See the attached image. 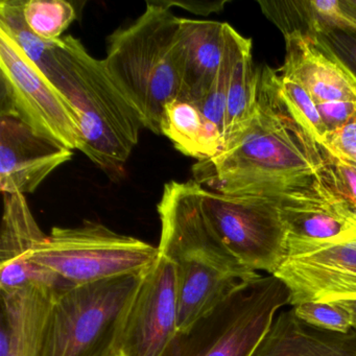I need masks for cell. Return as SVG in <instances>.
I'll return each instance as SVG.
<instances>
[{
    "label": "cell",
    "instance_id": "1",
    "mask_svg": "<svg viewBox=\"0 0 356 356\" xmlns=\"http://www.w3.org/2000/svg\"><path fill=\"white\" fill-rule=\"evenodd\" d=\"M323 172L322 149L291 115L268 66L258 70L251 120L220 153L193 165V180L208 191L279 206L333 199Z\"/></svg>",
    "mask_w": 356,
    "mask_h": 356
},
{
    "label": "cell",
    "instance_id": "2",
    "mask_svg": "<svg viewBox=\"0 0 356 356\" xmlns=\"http://www.w3.org/2000/svg\"><path fill=\"white\" fill-rule=\"evenodd\" d=\"M193 179L164 185L157 206L161 222L160 255L176 270L178 330L213 307L233 287L258 275L241 266L218 241L201 206Z\"/></svg>",
    "mask_w": 356,
    "mask_h": 356
},
{
    "label": "cell",
    "instance_id": "3",
    "mask_svg": "<svg viewBox=\"0 0 356 356\" xmlns=\"http://www.w3.org/2000/svg\"><path fill=\"white\" fill-rule=\"evenodd\" d=\"M106 66L140 116L157 135L164 107L180 95L182 76L181 18L159 0L108 38Z\"/></svg>",
    "mask_w": 356,
    "mask_h": 356
},
{
    "label": "cell",
    "instance_id": "4",
    "mask_svg": "<svg viewBox=\"0 0 356 356\" xmlns=\"http://www.w3.org/2000/svg\"><path fill=\"white\" fill-rule=\"evenodd\" d=\"M63 95L76 108L80 151L107 172H118L130 157L143 127L140 116L112 78L104 60L92 57L79 39L62 37Z\"/></svg>",
    "mask_w": 356,
    "mask_h": 356
},
{
    "label": "cell",
    "instance_id": "5",
    "mask_svg": "<svg viewBox=\"0 0 356 356\" xmlns=\"http://www.w3.org/2000/svg\"><path fill=\"white\" fill-rule=\"evenodd\" d=\"M289 301V289L280 279L258 274L177 331L162 356H252L277 312Z\"/></svg>",
    "mask_w": 356,
    "mask_h": 356
},
{
    "label": "cell",
    "instance_id": "6",
    "mask_svg": "<svg viewBox=\"0 0 356 356\" xmlns=\"http://www.w3.org/2000/svg\"><path fill=\"white\" fill-rule=\"evenodd\" d=\"M141 279L124 275L58 291L41 356H120L124 321Z\"/></svg>",
    "mask_w": 356,
    "mask_h": 356
},
{
    "label": "cell",
    "instance_id": "7",
    "mask_svg": "<svg viewBox=\"0 0 356 356\" xmlns=\"http://www.w3.org/2000/svg\"><path fill=\"white\" fill-rule=\"evenodd\" d=\"M158 247L120 234L101 222L55 227L35 248L30 261L44 266L72 285L88 284L124 275H143L157 262Z\"/></svg>",
    "mask_w": 356,
    "mask_h": 356
},
{
    "label": "cell",
    "instance_id": "8",
    "mask_svg": "<svg viewBox=\"0 0 356 356\" xmlns=\"http://www.w3.org/2000/svg\"><path fill=\"white\" fill-rule=\"evenodd\" d=\"M0 68V113L18 116L42 136L72 151H80L82 131L76 108L16 41L1 30Z\"/></svg>",
    "mask_w": 356,
    "mask_h": 356
},
{
    "label": "cell",
    "instance_id": "9",
    "mask_svg": "<svg viewBox=\"0 0 356 356\" xmlns=\"http://www.w3.org/2000/svg\"><path fill=\"white\" fill-rule=\"evenodd\" d=\"M204 216L225 249L245 268L275 275L287 257V230L276 202L220 195L201 186Z\"/></svg>",
    "mask_w": 356,
    "mask_h": 356
},
{
    "label": "cell",
    "instance_id": "10",
    "mask_svg": "<svg viewBox=\"0 0 356 356\" xmlns=\"http://www.w3.org/2000/svg\"><path fill=\"white\" fill-rule=\"evenodd\" d=\"M289 291V305L306 302L356 301V232L332 243L289 239L278 272Z\"/></svg>",
    "mask_w": 356,
    "mask_h": 356
},
{
    "label": "cell",
    "instance_id": "11",
    "mask_svg": "<svg viewBox=\"0 0 356 356\" xmlns=\"http://www.w3.org/2000/svg\"><path fill=\"white\" fill-rule=\"evenodd\" d=\"M179 293L176 270L168 258L143 275L129 308L120 356H162L178 331Z\"/></svg>",
    "mask_w": 356,
    "mask_h": 356
},
{
    "label": "cell",
    "instance_id": "12",
    "mask_svg": "<svg viewBox=\"0 0 356 356\" xmlns=\"http://www.w3.org/2000/svg\"><path fill=\"white\" fill-rule=\"evenodd\" d=\"M74 151L33 130L18 116L0 113V188L33 193Z\"/></svg>",
    "mask_w": 356,
    "mask_h": 356
},
{
    "label": "cell",
    "instance_id": "13",
    "mask_svg": "<svg viewBox=\"0 0 356 356\" xmlns=\"http://www.w3.org/2000/svg\"><path fill=\"white\" fill-rule=\"evenodd\" d=\"M3 195L0 291H13L36 285L59 291L72 286L55 273L28 259L47 235L37 224L24 195L3 193Z\"/></svg>",
    "mask_w": 356,
    "mask_h": 356
},
{
    "label": "cell",
    "instance_id": "14",
    "mask_svg": "<svg viewBox=\"0 0 356 356\" xmlns=\"http://www.w3.org/2000/svg\"><path fill=\"white\" fill-rule=\"evenodd\" d=\"M286 55L282 70L299 81L316 107L356 105V78L316 38L293 33L284 36Z\"/></svg>",
    "mask_w": 356,
    "mask_h": 356
},
{
    "label": "cell",
    "instance_id": "15",
    "mask_svg": "<svg viewBox=\"0 0 356 356\" xmlns=\"http://www.w3.org/2000/svg\"><path fill=\"white\" fill-rule=\"evenodd\" d=\"M0 293V356H41L45 327L58 291L30 285Z\"/></svg>",
    "mask_w": 356,
    "mask_h": 356
},
{
    "label": "cell",
    "instance_id": "16",
    "mask_svg": "<svg viewBox=\"0 0 356 356\" xmlns=\"http://www.w3.org/2000/svg\"><path fill=\"white\" fill-rule=\"evenodd\" d=\"M228 24L181 18L182 76L178 99L200 108L224 59Z\"/></svg>",
    "mask_w": 356,
    "mask_h": 356
},
{
    "label": "cell",
    "instance_id": "17",
    "mask_svg": "<svg viewBox=\"0 0 356 356\" xmlns=\"http://www.w3.org/2000/svg\"><path fill=\"white\" fill-rule=\"evenodd\" d=\"M252 356H356V331L339 333L312 326L291 308L275 318Z\"/></svg>",
    "mask_w": 356,
    "mask_h": 356
},
{
    "label": "cell",
    "instance_id": "18",
    "mask_svg": "<svg viewBox=\"0 0 356 356\" xmlns=\"http://www.w3.org/2000/svg\"><path fill=\"white\" fill-rule=\"evenodd\" d=\"M280 209L289 239L332 243L356 232V214L339 199L287 204Z\"/></svg>",
    "mask_w": 356,
    "mask_h": 356
},
{
    "label": "cell",
    "instance_id": "19",
    "mask_svg": "<svg viewBox=\"0 0 356 356\" xmlns=\"http://www.w3.org/2000/svg\"><path fill=\"white\" fill-rule=\"evenodd\" d=\"M160 132L180 153L197 161L213 157L224 147L220 129L203 115L197 106L180 99H172L164 107Z\"/></svg>",
    "mask_w": 356,
    "mask_h": 356
},
{
    "label": "cell",
    "instance_id": "20",
    "mask_svg": "<svg viewBox=\"0 0 356 356\" xmlns=\"http://www.w3.org/2000/svg\"><path fill=\"white\" fill-rule=\"evenodd\" d=\"M24 0H3L0 3V30L16 41L62 93L65 86V67L62 60L61 38L44 41L37 37L24 22Z\"/></svg>",
    "mask_w": 356,
    "mask_h": 356
},
{
    "label": "cell",
    "instance_id": "21",
    "mask_svg": "<svg viewBox=\"0 0 356 356\" xmlns=\"http://www.w3.org/2000/svg\"><path fill=\"white\" fill-rule=\"evenodd\" d=\"M257 88L258 70L253 67L252 41L241 35L227 95L225 140L241 131L251 120L257 99Z\"/></svg>",
    "mask_w": 356,
    "mask_h": 356
},
{
    "label": "cell",
    "instance_id": "22",
    "mask_svg": "<svg viewBox=\"0 0 356 356\" xmlns=\"http://www.w3.org/2000/svg\"><path fill=\"white\" fill-rule=\"evenodd\" d=\"M276 72L279 91L291 115L318 147H324L329 132L314 99L291 74L282 68Z\"/></svg>",
    "mask_w": 356,
    "mask_h": 356
},
{
    "label": "cell",
    "instance_id": "23",
    "mask_svg": "<svg viewBox=\"0 0 356 356\" xmlns=\"http://www.w3.org/2000/svg\"><path fill=\"white\" fill-rule=\"evenodd\" d=\"M26 26L39 38L56 41L76 18L74 6L64 0H24Z\"/></svg>",
    "mask_w": 356,
    "mask_h": 356
},
{
    "label": "cell",
    "instance_id": "24",
    "mask_svg": "<svg viewBox=\"0 0 356 356\" xmlns=\"http://www.w3.org/2000/svg\"><path fill=\"white\" fill-rule=\"evenodd\" d=\"M241 34L236 32L230 24L227 28V44L224 59L220 64L218 74L212 83L211 88L207 97L200 106L203 115L212 124H216L225 140V124H226L227 95H228L229 82L231 70L234 61L235 51Z\"/></svg>",
    "mask_w": 356,
    "mask_h": 356
},
{
    "label": "cell",
    "instance_id": "25",
    "mask_svg": "<svg viewBox=\"0 0 356 356\" xmlns=\"http://www.w3.org/2000/svg\"><path fill=\"white\" fill-rule=\"evenodd\" d=\"M321 149L324 159L325 184L337 199L356 214V168L341 161L327 149Z\"/></svg>",
    "mask_w": 356,
    "mask_h": 356
},
{
    "label": "cell",
    "instance_id": "26",
    "mask_svg": "<svg viewBox=\"0 0 356 356\" xmlns=\"http://www.w3.org/2000/svg\"><path fill=\"white\" fill-rule=\"evenodd\" d=\"M293 309L300 320L318 328L339 333L353 329L351 316L337 302H306Z\"/></svg>",
    "mask_w": 356,
    "mask_h": 356
},
{
    "label": "cell",
    "instance_id": "27",
    "mask_svg": "<svg viewBox=\"0 0 356 356\" xmlns=\"http://www.w3.org/2000/svg\"><path fill=\"white\" fill-rule=\"evenodd\" d=\"M316 37L356 78V33L328 30Z\"/></svg>",
    "mask_w": 356,
    "mask_h": 356
},
{
    "label": "cell",
    "instance_id": "28",
    "mask_svg": "<svg viewBox=\"0 0 356 356\" xmlns=\"http://www.w3.org/2000/svg\"><path fill=\"white\" fill-rule=\"evenodd\" d=\"M321 149H327L341 161L356 168V116L329 133L326 143Z\"/></svg>",
    "mask_w": 356,
    "mask_h": 356
},
{
    "label": "cell",
    "instance_id": "29",
    "mask_svg": "<svg viewBox=\"0 0 356 356\" xmlns=\"http://www.w3.org/2000/svg\"><path fill=\"white\" fill-rule=\"evenodd\" d=\"M159 3L164 7L182 8L183 10L197 14V15L208 16L212 13H218L224 9L227 1H174V0H159Z\"/></svg>",
    "mask_w": 356,
    "mask_h": 356
},
{
    "label": "cell",
    "instance_id": "30",
    "mask_svg": "<svg viewBox=\"0 0 356 356\" xmlns=\"http://www.w3.org/2000/svg\"><path fill=\"white\" fill-rule=\"evenodd\" d=\"M343 306L351 316L352 327L356 331V301H335Z\"/></svg>",
    "mask_w": 356,
    "mask_h": 356
},
{
    "label": "cell",
    "instance_id": "31",
    "mask_svg": "<svg viewBox=\"0 0 356 356\" xmlns=\"http://www.w3.org/2000/svg\"><path fill=\"white\" fill-rule=\"evenodd\" d=\"M343 7L356 18V0H341Z\"/></svg>",
    "mask_w": 356,
    "mask_h": 356
}]
</instances>
